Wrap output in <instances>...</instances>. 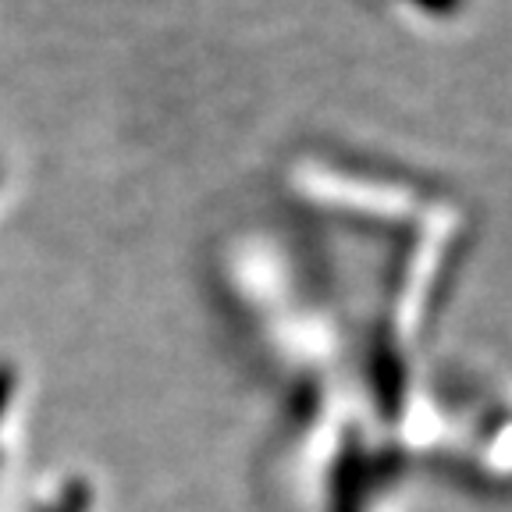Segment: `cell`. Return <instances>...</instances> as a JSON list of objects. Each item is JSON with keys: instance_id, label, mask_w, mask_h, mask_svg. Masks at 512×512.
Instances as JSON below:
<instances>
[{"instance_id": "obj_1", "label": "cell", "mask_w": 512, "mask_h": 512, "mask_svg": "<svg viewBox=\"0 0 512 512\" xmlns=\"http://www.w3.org/2000/svg\"><path fill=\"white\" fill-rule=\"evenodd\" d=\"M50 512H89V488L82 484V480L68 484V488H64V495L57 498Z\"/></svg>"}, {"instance_id": "obj_2", "label": "cell", "mask_w": 512, "mask_h": 512, "mask_svg": "<svg viewBox=\"0 0 512 512\" xmlns=\"http://www.w3.org/2000/svg\"><path fill=\"white\" fill-rule=\"evenodd\" d=\"M11 388H15V377H11V367H0V413L8 409Z\"/></svg>"}]
</instances>
